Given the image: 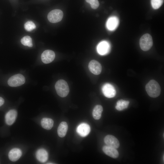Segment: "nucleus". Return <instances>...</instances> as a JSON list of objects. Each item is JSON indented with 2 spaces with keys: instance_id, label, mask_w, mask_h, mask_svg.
<instances>
[{
  "instance_id": "6e6552de",
  "label": "nucleus",
  "mask_w": 164,
  "mask_h": 164,
  "mask_svg": "<svg viewBox=\"0 0 164 164\" xmlns=\"http://www.w3.org/2000/svg\"><path fill=\"white\" fill-rule=\"evenodd\" d=\"M88 68L90 71L95 75L99 74L102 70L101 64L95 60H92L90 61L89 63Z\"/></svg>"
},
{
  "instance_id": "b1692460",
  "label": "nucleus",
  "mask_w": 164,
  "mask_h": 164,
  "mask_svg": "<svg viewBox=\"0 0 164 164\" xmlns=\"http://www.w3.org/2000/svg\"><path fill=\"white\" fill-rule=\"evenodd\" d=\"M89 3L91 8L93 9H97L99 6V3L98 0H85Z\"/></svg>"
},
{
  "instance_id": "20e7f679",
  "label": "nucleus",
  "mask_w": 164,
  "mask_h": 164,
  "mask_svg": "<svg viewBox=\"0 0 164 164\" xmlns=\"http://www.w3.org/2000/svg\"><path fill=\"white\" fill-rule=\"evenodd\" d=\"M25 82V77L21 74H18L10 77L8 80V84L10 86L17 87L22 85Z\"/></svg>"
},
{
  "instance_id": "ddd939ff",
  "label": "nucleus",
  "mask_w": 164,
  "mask_h": 164,
  "mask_svg": "<svg viewBox=\"0 0 164 164\" xmlns=\"http://www.w3.org/2000/svg\"><path fill=\"white\" fill-rule=\"evenodd\" d=\"M22 155V152L19 149L14 148L9 152L8 156L9 159L11 161L15 162L18 160Z\"/></svg>"
},
{
  "instance_id": "f8f14e48",
  "label": "nucleus",
  "mask_w": 164,
  "mask_h": 164,
  "mask_svg": "<svg viewBox=\"0 0 164 164\" xmlns=\"http://www.w3.org/2000/svg\"><path fill=\"white\" fill-rule=\"evenodd\" d=\"M17 115V111L12 109L8 111L5 115V121L8 125H12L15 121Z\"/></svg>"
},
{
  "instance_id": "f3484780",
  "label": "nucleus",
  "mask_w": 164,
  "mask_h": 164,
  "mask_svg": "<svg viewBox=\"0 0 164 164\" xmlns=\"http://www.w3.org/2000/svg\"><path fill=\"white\" fill-rule=\"evenodd\" d=\"M68 130L67 123L64 121L62 122L59 125L57 129V133L60 137H64L66 134Z\"/></svg>"
},
{
  "instance_id": "6ab92c4d",
  "label": "nucleus",
  "mask_w": 164,
  "mask_h": 164,
  "mask_svg": "<svg viewBox=\"0 0 164 164\" xmlns=\"http://www.w3.org/2000/svg\"><path fill=\"white\" fill-rule=\"evenodd\" d=\"M103 107L101 105H97L94 108L92 112L93 118L95 120H99L101 116Z\"/></svg>"
},
{
  "instance_id": "4468645a",
  "label": "nucleus",
  "mask_w": 164,
  "mask_h": 164,
  "mask_svg": "<svg viewBox=\"0 0 164 164\" xmlns=\"http://www.w3.org/2000/svg\"><path fill=\"white\" fill-rule=\"evenodd\" d=\"M119 23L118 18L115 16H112L109 18L106 23L107 27L109 30H115L118 27Z\"/></svg>"
},
{
  "instance_id": "a211bd4d",
  "label": "nucleus",
  "mask_w": 164,
  "mask_h": 164,
  "mask_svg": "<svg viewBox=\"0 0 164 164\" xmlns=\"http://www.w3.org/2000/svg\"><path fill=\"white\" fill-rule=\"evenodd\" d=\"M53 123L54 121L52 119L46 118H43L41 122L42 127L47 130L50 129L53 127Z\"/></svg>"
},
{
  "instance_id": "1a4fd4ad",
  "label": "nucleus",
  "mask_w": 164,
  "mask_h": 164,
  "mask_svg": "<svg viewBox=\"0 0 164 164\" xmlns=\"http://www.w3.org/2000/svg\"><path fill=\"white\" fill-rule=\"evenodd\" d=\"M104 142L107 146L117 149L120 145L118 139L114 136L111 135L106 136L104 139Z\"/></svg>"
},
{
  "instance_id": "5701e85b",
  "label": "nucleus",
  "mask_w": 164,
  "mask_h": 164,
  "mask_svg": "<svg viewBox=\"0 0 164 164\" xmlns=\"http://www.w3.org/2000/svg\"><path fill=\"white\" fill-rule=\"evenodd\" d=\"M163 0H151V5L154 9H157L160 8L163 3Z\"/></svg>"
},
{
  "instance_id": "423d86ee",
  "label": "nucleus",
  "mask_w": 164,
  "mask_h": 164,
  "mask_svg": "<svg viewBox=\"0 0 164 164\" xmlns=\"http://www.w3.org/2000/svg\"><path fill=\"white\" fill-rule=\"evenodd\" d=\"M102 91L104 95L106 97L111 98L115 96L116 91L114 87L111 84L107 83L102 87Z\"/></svg>"
},
{
  "instance_id": "dca6fc26",
  "label": "nucleus",
  "mask_w": 164,
  "mask_h": 164,
  "mask_svg": "<svg viewBox=\"0 0 164 164\" xmlns=\"http://www.w3.org/2000/svg\"><path fill=\"white\" fill-rule=\"evenodd\" d=\"M36 156L39 161L41 162L44 163L46 162L48 159V153L44 149H39L36 153Z\"/></svg>"
},
{
  "instance_id": "9b49d317",
  "label": "nucleus",
  "mask_w": 164,
  "mask_h": 164,
  "mask_svg": "<svg viewBox=\"0 0 164 164\" xmlns=\"http://www.w3.org/2000/svg\"><path fill=\"white\" fill-rule=\"evenodd\" d=\"M90 130V126L88 124L82 123L78 126L77 128V132L80 136L84 137L89 134Z\"/></svg>"
},
{
  "instance_id": "0eeeda50",
  "label": "nucleus",
  "mask_w": 164,
  "mask_h": 164,
  "mask_svg": "<svg viewBox=\"0 0 164 164\" xmlns=\"http://www.w3.org/2000/svg\"><path fill=\"white\" fill-rule=\"evenodd\" d=\"M55 56V54L54 51L51 50H46L42 54L41 59L44 63L48 64L53 61Z\"/></svg>"
},
{
  "instance_id": "aec40b11",
  "label": "nucleus",
  "mask_w": 164,
  "mask_h": 164,
  "mask_svg": "<svg viewBox=\"0 0 164 164\" xmlns=\"http://www.w3.org/2000/svg\"><path fill=\"white\" fill-rule=\"evenodd\" d=\"M129 101H128L121 99L118 100L116 103L115 108L118 111H122L127 108Z\"/></svg>"
},
{
  "instance_id": "f03ea898",
  "label": "nucleus",
  "mask_w": 164,
  "mask_h": 164,
  "mask_svg": "<svg viewBox=\"0 0 164 164\" xmlns=\"http://www.w3.org/2000/svg\"><path fill=\"white\" fill-rule=\"evenodd\" d=\"M55 88L58 95L61 97L67 96L69 92L67 83L63 80H58L55 84Z\"/></svg>"
},
{
  "instance_id": "412c9836",
  "label": "nucleus",
  "mask_w": 164,
  "mask_h": 164,
  "mask_svg": "<svg viewBox=\"0 0 164 164\" xmlns=\"http://www.w3.org/2000/svg\"><path fill=\"white\" fill-rule=\"evenodd\" d=\"M21 42L23 45L31 47L32 46V39L28 36H25L22 38L21 40Z\"/></svg>"
},
{
  "instance_id": "4be33fe9",
  "label": "nucleus",
  "mask_w": 164,
  "mask_h": 164,
  "mask_svg": "<svg viewBox=\"0 0 164 164\" xmlns=\"http://www.w3.org/2000/svg\"><path fill=\"white\" fill-rule=\"evenodd\" d=\"M24 27L25 29L28 31H31L36 28L35 24L32 21H29L25 24Z\"/></svg>"
},
{
  "instance_id": "2eb2a0df",
  "label": "nucleus",
  "mask_w": 164,
  "mask_h": 164,
  "mask_svg": "<svg viewBox=\"0 0 164 164\" xmlns=\"http://www.w3.org/2000/svg\"><path fill=\"white\" fill-rule=\"evenodd\" d=\"M102 150L106 155L112 158H116L119 155L118 152L115 148L106 145L103 147Z\"/></svg>"
},
{
  "instance_id": "7ed1b4c3",
  "label": "nucleus",
  "mask_w": 164,
  "mask_h": 164,
  "mask_svg": "<svg viewBox=\"0 0 164 164\" xmlns=\"http://www.w3.org/2000/svg\"><path fill=\"white\" fill-rule=\"evenodd\" d=\"M140 46L141 49L144 51L149 50L153 45V40L151 36L146 33L143 35L139 41Z\"/></svg>"
},
{
  "instance_id": "9d476101",
  "label": "nucleus",
  "mask_w": 164,
  "mask_h": 164,
  "mask_svg": "<svg viewBox=\"0 0 164 164\" xmlns=\"http://www.w3.org/2000/svg\"><path fill=\"white\" fill-rule=\"evenodd\" d=\"M110 46L108 43L103 41L99 43L97 47L98 53L101 55H105L109 52Z\"/></svg>"
},
{
  "instance_id": "f257e3e1",
  "label": "nucleus",
  "mask_w": 164,
  "mask_h": 164,
  "mask_svg": "<svg viewBox=\"0 0 164 164\" xmlns=\"http://www.w3.org/2000/svg\"><path fill=\"white\" fill-rule=\"evenodd\" d=\"M145 90L150 97L155 98L160 94L161 89L159 83L155 80H150L146 85Z\"/></svg>"
},
{
  "instance_id": "393cba45",
  "label": "nucleus",
  "mask_w": 164,
  "mask_h": 164,
  "mask_svg": "<svg viewBox=\"0 0 164 164\" xmlns=\"http://www.w3.org/2000/svg\"><path fill=\"white\" fill-rule=\"evenodd\" d=\"M4 103V99L2 97H0V107L3 105Z\"/></svg>"
},
{
  "instance_id": "39448f33",
  "label": "nucleus",
  "mask_w": 164,
  "mask_h": 164,
  "mask_svg": "<svg viewBox=\"0 0 164 164\" xmlns=\"http://www.w3.org/2000/svg\"><path fill=\"white\" fill-rule=\"evenodd\" d=\"M63 17L62 11L59 9H56L52 10L48 13L47 18L50 22L55 23L60 21Z\"/></svg>"
}]
</instances>
